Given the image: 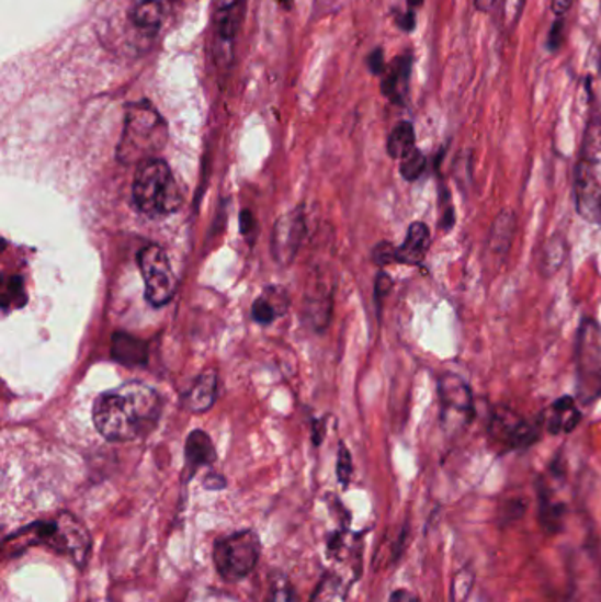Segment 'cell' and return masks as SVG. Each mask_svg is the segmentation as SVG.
<instances>
[{"label":"cell","instance_id":"1","mask_svg":"<svg viewBox=\"0 0 601 602\" xmlns=\"http://www.w3.org/2000/svg\"><path fill=\"white\" fill-rule=\"evenodd\" d=\"M161 407L158 393L133 380L101 393L94 401L92 420L106 441H138L158 427Z\"/></svg>","mask_w":601,"mask_h":602},{"label":"cell","instance_id":"2","mask_svg":"<svg viewBox=\"0 0 601 602\" xmlns=\"http://www.w3.org/2000/svg\"><path fill=\"white\" fill-rule=\"evenodd\" d=\"M574 194L580 217L601 226V118H592L583 134L582 152L575 166Z\"/></svg>","mask_w":601,"mask_h":602},{"label":"cell","instance_id":"3","mask_svg":"<svg viewBox=\"0 0 601 602\" xmlns=\"http://www.w3.org/2000/svg\"><path fill=\"white\" fill-rule=\"evenodd\" d=\"M168 139L167 124L148 103L131 104L122 134L118 157L124 162L148 161Z\"/></svg>","mask_w":601,"mask_h":602},{"label":"cell","instance_id":"4","mask_svg":"<svg viewBox=\"0 0 601 602\" xmlns=\"http://www.w3.org/2000/svg\"><path fill=\"white\" fill-rule=\"evenodd\" d=\"M133 197L139 211L152 217L175 214L182 203V194L170 168L159 159H148L139 164L133 182Z\"/></svg>","mask_w":601,"mask_h":602},{"label":"cell","instance_id":"5","mask_svg":"<svg viewBox=\"0 0 601 602\" xmlns=\"http://www.w3.org/2000/svg\"><path fill=\"white\" fill-rule=\"evenodd\" d=\"M27 531L36 537V543L71 558L78 569H83L89 563L90 546H92L89 531L72 514L63 513L55 522L34 523Z\"/></svg>","mask_w":601,"mask_h":602},{"label":"cell","instance_id":"6","mask_svg":"<svg viewBox=\"0 0 601 602\" xmlns=\"http://www.w3.org/2000/svg\"><path fill=\"white\" fill-rule=\"evenodd\" d=\"M577 395L583 404L601 398V326L583 319L575 344Z\"/></svg>","mask_w":601,"mask_h":602},{"label":"cell","instance_id":"7","mask_svg":"<svg viewBox=\"0 0 601 602\" xmlns=\"http://www.w3.org/2000/svg\"><path fill=\"white\" fill-rule=\"evenodd\" d=\"M260 537L257 532L243 531L223 537L214 546L217 571L228 581L251 575L260 558Z\"/></svg>","mask_w":601,"mask_h":602},{"label":"cell","instance_id":"8","mask_svg":"<svg viewBox=\"0 0 601 602\" xmlns=\"http://www.w3.org/2000/svg\"><path fill=\"white\" fill-rule=\"evenodd\" d=\"M139 270L145 281V298L152 307H165L177 291V279L171 272L167 250L147 246L139 250Z\"/></svg>","mask_w":601,"mask_h":602},{"label":"cell","instance_id":"9","mask_svg":"<svg viewBox=\"0 0 601 602\" xmlns=\"http://www.w3.org/2000/svg\"><path fill=\"white\" fill-rule=\"evenodd\" d=\"M440 398L444 429H464L472 421L473 395L463 377L444 374L440 379Z\"/></svg>","mask_w":601,"mask_h":602},{"label":"cell","instance_id":"10","mask_svg":"<svg viewBox=\"0 0 601 602\" xmlns=\"http://www.w3.org/2000/svg\"><path fill=\"white\" fill-rule=\"evenodd\" d=\"M489 432L494 441L508 450H522L533 446L540 439V430L536 424L525 421L517 412L508 411L504 407L494 412L490 420Z\"/></svg>","mask_w":601,"mask_h":602},{"label":"cell","instance_id":"11","mask_svg":"<svg viewBox=\"0 0 601 602\" xmlns=\"http://www.w3.org/2000/svg\"><path fill=\"white\" fill-rule=\"evenodd\" d=\"M304 232H306V224H304L300 208L277 220L274 238H272V250L279 263H290L295 258Z\"/></svg>","mask_w":601,"mask_h":602},{"label":"cell","instance_id":"12","mask_svg":"<svg viewBox=\"0 0 601 602\" xmlns=\"http://www.w3.org/2000/svg\"><path fill=\"white\" fill-rule=\"evenodd\" d=\"M413 55L405 54L392 60L383 72L382 92L390 103L405 106L408 99L409 80L413 71Z\"/></svg>","mask_w":601,"mask_h":602},{"label":"cell","instance_id":"13","mask_svg":"<svg viewBox=\"0 0 601 602\" xmlns=\"http://www.w3.org/2000/svg\"><path fill=\"white\" fill-rule=\"evenodd\" d=\"M431 231L427 228V224H411L405 243L399 249H395V263L409 264V266L422 263L431 249Z\"/></svg>","mask_w":601,"mask_h":602},{"label":"cell","instance_id":"14","mask_svg":"<svg viewBox=\"0 0 601 602\" xmlns=\"http://www.w3.org/2000/svg\"><path fill=\"white\" fill-rule=\"evenodd\" d=\"M515 228V212L512 208H504V211L499 212L498 217L494 220L492 228H490L489 241H487L492 254L504 258L512 250Z\"/></svg>","mask_w":601,"mask_h":602},{"label":"cell","instance_id":"15","mask_svg":"<svg viewBox=\"0 0 601 602\" xmlns=\"http://www.w3.org/2000/svg\"><path fill=\"white\" fill-rule=\"evenodd\" d=\"M580 421H582V414H580L571 397H562L559 400L554 401L553 407L548 409L547 416H545V424H547V430L553 435L574 432Z\"/></svg>","mask_w":601,"mask_h":602},{"label":"cell","instance_id":"16","mask_svg":"<svg viewBox=\"0 0 601 602\" xmlns=\"http://www.w3.org/2000/svg\"><path fill=\"white\" fill-rule=\"evenodd\" d=\"M217 395V372H203L185 395V406L189 411L202 414L214 406Z\"/></svg>","mask_w":601,"mask_h":602},{"label":"cell","instance_id":"17","mask_svg":"<svg viewBox=\"0 0 601 602\" xmlns=\"http://www.w3.org/2000/svg\"><path fill=\"white\" fill-rule=\"evenodd\" d=\"M168 0H133L131 4V22L141 31L158 32L162 20L167 16Z\"/></svg>","mask_w":601,"mask_h":602},{"label":"cell","instance_id":"18","mask_svg":"<svg viewBox=\"0 0 601 602\" xmlns=\"http://www.w3.org/2000/svg\"><path fill=\"white\" fill-rule=\"evenodd\" d=\"M112 356L115 362L122 363V365H145L147 363V344L133 334L118 331L113 334Z\"/></svg>","mask_w":601,"mask_h":602},{"label":"cell","instance_id":"19","mask_svg":"<svg viewBox=\"0 0 601 602\" xmlns=\"http://www.w3.org/2000/svg\"><path fill=\"white\" fill-rule=\"evenodd\" d=\"M216 462V450L211 438L202 430L191 433L185 442V464L189 473H194L203 465H211Z\"/></svg>","mask_w":601,"mask_h":602},{"label":"cell","instance_id":"20","mask_svg":"<svg viewBox=\"0 0 601 602\" xmlns=\"http://www.w3.org/2000/svg\"><path fill=\"white\" fill-rule=\"evenodd\" d=\"M243 19V2H234L220 10L216 20V37L223 45H231Z\"/></svg>","mask_w":601,"mask_h":602},{"label":"cell","instance_id":"21","mask_svg":"<svg viewBox=\"0 0 601 602\" xmlns=\"http://www.w3.org/2000/svg\"><path fill=\"white\" fill-rule=\"evenodd\" d=\"M538 497L540 523H542L543 531L548 532V534H557L562 531L563 522H565V504L548 496L547 490H540Z\"/></svg>","mask_w":601,"mask_h":602},{"label":"cell","instance_id":"22","mask_svg":"<svg viewBox=\"0 0 601 602\" xmlns=\"http://www.w3.org/2000/svg\"><path fill=\"white\" fill-rule=\"evenodd\" d=\"M415 150V127L411 122H400L395 125L390 136H388V144H386V152L392 159H405L408 154Z\"/></svg>","mask_w":601,"mask_h":602},{"label":"cell","instance_id":"23","mask_svg":"<svg viewBox=\"0 0 601 602\" xmlns=\"http://www.w3.org/2000/svg\"><path fill=\"white\" fill-rule=\"evenodd\" d=\"M568 241L562 235H554L548 238L547 243L543 246L542 254V272L543 275H554V273L562 270L565 264L566 258H568Z\"/></svg>","mask_w":601,"mask_h":602},{"label":"cell","instance_id":"24","mask_svg":"<svg viewBox=\"0 0 601 602\" xmlns=\"http://www.w3.org/2000/svg\"><path fill=\"white\" fill-rule=\"evenodd\" d=\"M279 295L281 293H277V291L270 289L254 302V305H252L254 321L260 322V325H269V322L274 321L275 317L284 313L283 304H275V298H279Z\"/></svg>","mask_w":601,"mask_h":602},{"label":"cell","instance_id":"25","mask_svg":"<svg viewBox=\"0 0 601 602\" xmlns=\"http://www.w3.org/2000/svg\"><path fill=\"white\" fill-rule=\"evenodd\" d=\"M475 587V569L466 566L454 576L450 584V602H467Z\"/></svg>","mask_w":601,"mask_h":602},{"label":"cell","instance_id":"26","mask_svg":"<svg viewBox=\"0 0 601 602\" xmlns=\"http://www.w3.org/2000/svg\"><path fill=\"white\" fill-rule=\"evenodd\" d=\"M426 156L415 148L413 152L408 154V156L402 159V162H400V174H402V179L408 180V182H415V180L422 177L423 171H426Z\"/></svg>","mask_w":601,"mask_h":602},{"label":"cell","instance_id":"27","mask_svg":"<svg viewBox=\"0 0 601 602\" xmlns=\"http://www.w3.org/2000/svg\"><path fill=\"white\" fill-rule=\"evenodd\" d=\"M353 473V464H351L350 451L344 444L339 446V458H337V479L341 481L342 487H348Z\"/></svg>","mask_w":601,"mask_h":602},{"label":"cell","instance_id":"28","mask_svg":"<svg viewBox=\"0 0 601 602\" xmlns=\"http://www.w3.org/2000/svg\"><path fill=\"white\" fill-rule=\"evenodd\" d=\"M525 0H503V23L504 27H515L521 20L522 11H524Z\"/></svg>","mask_w":601,"mask_h":602},{"label":"cell","instance_id":"29","mask_svg":"<svg viewBox=\"0 0 601 602\" xmlns=\"http://www.w3.org/2000/svg\"><path fill=\"white\" fill-rule=\"evenodd\" d=\"M14 302H20V304H25V293H23L22 279L11 277L5 284L4 287V308L8 310L10 304L14 305Z\"/></svg>","mask_w":601,"mask_h":602},{"label":"cell","instance_id":"30","mask_svg":"<svg viewBox=\"0 0 601 602\" xmlns=\"http://www.w3.org/2000/svg\"><path fill=\"white\" fill-rule=\"evenodd\" d=\"M565 19H556V22L553 23V29L548 32L547 36V49L548 52H559L563 46V41H565V31H566Z\"/></svg>","mask_w":601,"mask_h":602},{"label":"cell","instance_id":"31","mask_svg":"<svg viewBox=\"0 0 601 602\" xmlns=\"http://www.w3.org/2000/svg\"><path fill=\"white\" fill-rule=\"evenodd\" d=\"M374 259L377 264L395 263V247L392 243H379L374 250Z\"/></svg>","mask_w":601,"mask_h":602},{"label":"cell","instance_id":"32","mask_svg":"<svg viewBox=\"0 0 601 602\" xmlns=\"http://www.w3.org/2000/svg\"><path fill=\"white\" fill-rule=\"evenodd\" d=\"M395 22L405 32H413L417 29V11L408 10L406 13H399L395 16Z\"/></svg>","mask_w":601,"mask_h":602},{"label":"cell","instance_id":"33","mask_svg":"<svg viewBox=\"0 0 601 602\" xmlns=\"http://www.w3.org/2000/svg\"><path fill=\"white\" fill-rule=\"evenodd\" d=\"M368 69L374 72V75H383L385 72L386 66L385 60H383V49H376L371 54L367 60Z\"/></svg>","mask_w":601,"mask_h":602},{"label":"cell","instance_id":"34","mask_svg":"<svg viewBox=\"0 0 601 602\" xmlns=\"http://www.w3.org/2000/svg\"><path fill=\"white\" fill-rule=\"evenodd\" d=\"M390 287H392L390 277H388L386 273H379V275H377V281H376L377 302H379V299H383V296H385L386 293L390 291Z\"/></svg>","mask_w":601,"mask_h":602},{"label":"cell","instance_id":"35","mask_svg":"<svg viewBox=\"0 0 601 602\" xmlns=\"http://www.w3.org/2000/svg\"><path fill=\"white\" fill-rule=\"evenodd\" d=\"M388 602H420V599L413 592H409V590L399 589L392 592L390 601Z\"/></svg>","mask_w":601,"mask_h":602},{"label":"cell","instance_id":"36","mask_svg":"<svg viewBox=\"0 0 601 602\" xmlns=\"http://www.w3.org/2000/svg\"><path fill=\"white\" fill-rule=\"evenodd\" d=\"M571 4H574V0H553V13L556 14V19H565Z\"/></svg>","mask_w":601,"mask_h":602},{"label":"cell","instance_id":"37","mask_svg":"<svg viewBox=\"0 0 601 602\" xmlns=\"http://www.w3.org/2000/svg\"><path fill=\"white\" fill-rule=\"evenodd\" d=\"M270 602H295V598H293V592L290 587H279V589H275L274 595H272Z\"/></svg>","mask_w":601,"mask_h":602},{"label":"cell","instance_id":"38","mask_svg":"<svg viewBox=\"0 0 601 602\" xmlns=\"http://www.w3.org/2000/svg\"><path fill=\"white\" fill-rule=\"evenodd\" d=\"M254 217H252L251 212L246 211L242 214V217H240V229H242L243 235L246 237H249L251 235L252 229H254Z\"/></svg>","mask_w":601,"mask_h":602},{"label":"cell","instance_id":"39","mask_svg":"<svg viewBox=\"0 0 601 602\" xmlns=\"http://www.w3.org/2000/svg\"><path fill=\"white\" fill-rule=\"evenodd\" d=\"M473 2H475L476 11H480V13H489L496 4V0H473Z\"/></svg>","mask_w":601,"mask_h":602},{"label":"cell","instance_id":"40","mask_svg":"<svg viewBox=\"0 0 601 602\" xmlns=\"http://www.w3.org/2000/svg\"><path fill=\"white\" fill-rule=\"evenodd\" d=\"M426 0H408V10L417 11L418 8H422Z\"/></svg>","mask_w":601,"mask_h":602},{"label":"cell","instance_id":"41","mask_svg":"<svg viewBox=\"0 0 601 602\" xmlns=\"http://www.w3.org/2000/svg\"><path fill=\"white\" fill-rule=\"evenodd\" d=\"M281 4L286 5V8H292L293 0H281Z\"/></svg>","mask_w":601,"mask_h":602},{"label":"cell","instance_id":"42","mask_svg":"<svg viewBox=\"0 0 601 602\" xmlns=\"http://www.w3.org/2000/svg\"><path fill=\"white\" fill-rule=\"evenodd\" d=\"M600 5H601V0H600Z\"/></svg>","mask_w":601,"mask_h":602}]
</instances>
